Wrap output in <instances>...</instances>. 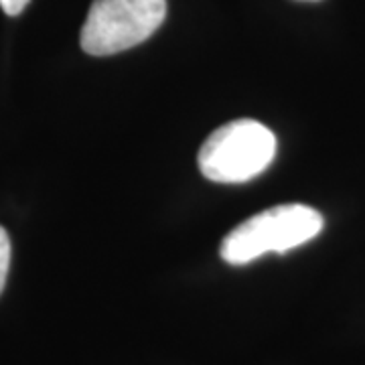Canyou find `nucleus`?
Listing matches in <instances>:
<instances>
[{
    "label": "nucleus",
    "mask_w": 365,
    "mask_h": 365,
    "mask_svg": "<svg viewBox=\"0 0 365 365\" xmlns=\"http://www.w3.org/2000/svg\"><path fill=\"white\" fill-rule=\"evenodd\" d=\"M167 16V0H93L81 29V49L104 57L148 39Z\"/></svg>",
    "instance_id": "7ed1b4c3"
},
{
    "label": "nucleus",
    "mask_w": 365,
    "mask_h": 365,
    "mask_svg": "<svg viewBox=\"0 0 365 365\" xmlns=\"http://www.w3.org/2000/svg\"><path fill=\"white\" fill-rule=\"evenodd\" d=\"M29 2L31 0H0V6H2V11L9 16H16V14H21L25 11Z\"/></svg>",
    "instance_id": "39448f33"
},
{
    "label": "nucleus",
    "mask_w": 365,
    "mask_h": 365,
    "mask_svg": "<svg viewBox=\"0 0 365 365\" xmlns=\"http://www.w3.org/2000/svg\"><path fill=\"white\" fill-rule=\"evenodd\" d=\"M323 215L302 203L266 209L225 235L220 254L232 266H244L268 252L284 254L311 242L323 230Z\"/></svg>",
    "instance_id": "f257e3e1"
},
{
    "label": "nucleus",
    "mask_w": 365,
    "mask_h": 365,
    "mask_svg": "<svg viewBox=\"0 0 365 365\" xmlns=\"http://www.w3.org/2000/svg\"><path fill=\"white\" fill-rule=\"evenodd\" d=\"M304 2H317V0H304Z\"/></svg>",
    "instance_id": "423d86ee"
},
{
    "label": "nucleus",
    "mask_w": 365,
    "mask_h": 365,
    "mask_svg": "<svg viewBox=\"0 0 365 365\" xmlns=\"http://www.w3.org/2000/svg\"><path fill=\"white\" fill-rule=\"evenodd\" d=\"M9 266H11V237L6 234V230L0 225V294L6 284Z\"/></svg>",
    "instance_id": "20e7f679"
},
{
    "label": "nucleus",
    "mask_w": 365,
    "mask_h": 365,
    "mask_svg": "<svg viewBox=\"0 0 365 365\" xmlns=\"http://www.w3.org/2000/svg\"><path fill=\"white\" fill-rule=\"evenodd\" d=\"M276 136L258 120H234L209 134L199 150V170L209 181L223 185L248 182L270 167Z\"/></svg>",
    "instance_id": "f03ea898"
}]
</instances>
